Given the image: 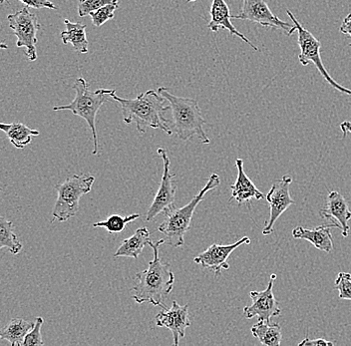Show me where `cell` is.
<instances>
[{
	"label": "cell",
	"instance_id": "cell-5",
	"mask_svg": "<svg viewBox=\"0 0 351 346\" xmlns=\"http://www.w3.org/2000/svg\"><path fill=\"white\" fill-rule=\"evenodd\" d=\"M75 90V98L70 104L64 106H54V111H71L74 115L84 119L91 129L93 135V151L92 154L97 155L99 151V141L97 131H96V116L101 107L107 101H111V93L113 90L97 89L96 91H90L89 85L84 78H78L73 85Z\"/></svg>",
	"mask_w": 351,
	"mask_h": 346
},
{
	"label": "cell",
	"instance_id": "cell-25",
	"mask_svg": "<svg viewBox=\"0 0 351 346\" xmlns=\"http://www.w3.org/2000/svg\"><path fill=\"white\" fill-rule=\"evenodd\" d=\"M139 218V214H132L128 217L113 214V216L109 217L106 221L94 223L93 227H103V229H106L109 234H119L124 231L129 223L134 222Z\"/></svg>",
	"mask_w": 351,
	"mask_h": 346
},
{
	"label": "cell",
	"instance_id": "cell-29",
	"mask_svg": "<svg viewBox=\"0 0 351 346\" xmlns=\"http://www.w3.org/2000/svg\"><path fill=\"white\" fill-rule=\"evenodd\" d=\"M335 288L339 291V299L351 301V273H339L335 280Z\"/></svg>",
	"mask_w": 351,
	"mask_h": 346
},
{
	"label": "cell",
	"instance_id": "cell-32",
	"mask_svg": "<svg viewBox=\"0 0 351 346\" xmlns=\"http://www.w3.org/2000/svg\"><path fill=\"white\" fill-rule=\"evenodd\" d=\"M339 32L351 39V12L342 21L341 25L339 27ZM348 46L351 47V43Z\"/></svg>",
	"mask_w": 351,
	"mask_h": 346
},
{
	"label": "cell",
	"instance_id": "cell-34",
	"mask_svg": "<svg viewBox=\"0 0 351 346\" xmlns=\"http://www.w3.org/2000/svg\"><path fill=\"white\" fill-rule=\"evenodd\" d=\"M8 46L4 45V43H0V49H8Z\"/></svg>",
	"mask_w": 351,
	"mask_h": 346
},
{
	"label": "cell",
	"instance_id": "cell-24",
	"mask_svg": "<svg viewBox=\"0 0 351 346\" xmlns=\"http://www.w3.org/2000/svg\"><path fill=\"white\" fill-rule=\"evenodd\" d=\"M3 247H8L12 255H19L23 246L15 234L12 222L0 217V249Z\"/></svg>",
	"mask_w": 351,
	"mask_h": 346
},
{
	"label": "cell",
	"instance_id": "cell-33",
	"mask_svg": "<svg viewBox=\"0 0 351 346\" xmlns=\"http://www.w3.org/2000/svg\"><path fill=\"white\" fill-rule=\"evenodd\" d=\"M340 129H341L342 133H343V138L348 136V133L351 134V123L348 121L342 122L340 124Z\"/></svg>",
	"mask_w": 351,
	"mask_h": 346
},
{
	"label": "cell",
	"instance_id": "cell-1",
	"mask_svg": "<svg viewBox=\"0 0 351 346\" xmlns=\"http://www.w3.org/2000/svg\"><path fill=\"white\" fill-rule=\"evenodd\" d=\"M111 98L119 103L125 124H135L140 134H145L148 128L160 129L168 135L173 134L172 122L165 117L171 107L166 105L167 100L159 95V92L149 90L135 99H124L116 95L113 90Z\"/></svg>",
	"mask_w": 351,
	"mask_h": 346
},
{
	"label": "cell",
	"instance_id": "cell-6",
	"mask_svg": "<svg viewBox=\"0 0 351 346\" xmlns=\"http://www.w3.org/2000/svg\"><path fill=\"white\" fill-rule=\"evenodd\" d=\"M94 182L95 177L91 175H73L63 183L55 186L57 200L52 212V222H66L75 217L79 211L80 199L91 192Z\"/></svg>",
	"mask_w": 351,
	"mask_h": 346
},
{
	"label": "cell",
	"instance_id": "cell-19",
	"mask_svg": "<svg viewBox=\"0 0 351 346\" xmlns=\"http://www.w3.org/2000/svg\"><path fill=\"white\" fill-rule=\"evenodd\" d=\"M150 242V233L148 229L145 227H140L131 238L123 240L119 249L114 254L113 258H130L137 260L144 247L149 246Z\"/></svg>",
	"mask_w": 351,
	"mask_h": 346
},
{
	"label": "cell",
	"instance_id": "cell-26",
	"mask_svg": "<svg viewBox=\"0 0 351 346\" xmlns=\"http://www.w3.org/2000/svg\"><path fill=\"white\" fill-rule=\"evenodd\" d=\"M119 8V4L112 3L107 4L103 8H99L96 12L90 13V17L92 19V23L95 27H100L103 24L107 23L110 19H113L115 16V12Z\"/></svg>",
	"mask_w": 351,
	"mask_h": 346
},
{
	"label": "cell",
	"instance_id": "cell-14",
	"mask_svg": "<svg viewBox=\"0 0 351 346\" xmlns=\"http://www.w3.org/2000/svg\"><path fill=\"white\" fill-rule=\"evenodd\" d=\"M251 244V238L243 236L234 244L221 246V245L213 244L205 251L195 257V264H201L203 268L208 269L214 271L215 275H219L223 271L230 269V264L228 258L232 255L234 249H238L241 245Z\"/></svg>",
	"mask_w": 351,
	"mask_h": 346
},
{
	"label": "cell",
	"instance_id": "cell-28",
	"mask_svg": "<svg viewBox=\"0 0 351 346\" xmlns=\"http://www.w3.org/2000/svg\"><path fill=\"white\" fill-rule=\"evenodd\" d=\"M43 323L44 319L43 317H36V319H35L34 325H33L32 330H30V332L26 334V336L24 337L22 346L44 345L43 335H41V328H43Z\"/></svg>",
	"mask_w": 351,
	"mask_h": 346
},
{
	"label": "cell",
	"instance_id": "cell-18",
	"mask_svg": "<svg viewBox=\"0 0 351 346\" xmlns=\"http://www.w3.org/2000/svg\"><path fill=\"white\" fill-rule=\"evenodd\" d=\"M236 167L238 169V178L236 183L230 186L232 189V198L237 201V203H250L254 200H263L265 195L256 187L251 179L245 174V168H243V161L241 159L236 160Z\"/></svg>",
	"mask_w": 351,
	"mask_h": 346
},
{
	"label": "cell",
	"instance_id": "cell-12",
	"mask_svg": "<svg viewBox=\"0 0 351 346\" xmlns=\"http://www.w3.org/2000/svg\"><path fill=\"white\" fill-rule=\"evenodd\" d=\"M276 275H271L269 286L263 291H252L250 293L252 304L243 308L245 319L258 317V321H271V317H278L282 313L278 299L274 295V282Z\"/></svg>",
	"mask_w": 351,
	"mask_h": 346
},
{
	"label": "cell",
	"instance_id": "cell-35",
	"mask_svg": "<svg viewBox=\"0 0 351 346\" xmlns=\"http://www.w3.org/2000/svg\"><path fill=\"white\" fill-rule=\"evenodd\" d=\"M186 1L188 2V3H189V2H190V3H191V2H195V1H197V0H186Z\"/></svg>",
	"mask_w": 351,
	"mask_h": 346
},
{
	"label": "cell",
	"instance_id": "cell-17",
	"mask_svg": "<svg viewBox=\"0 0 351 346\" xmlns=\"http://www.w3.org/2000/svg\"><path fill=\"white\" fill-rule=\"evenodd\" d=\"M332 227L339 229V225L335 223L319 225V227L311 230L300 225L293 230V236L295 238L307 240L319 251L330 253L333 249V238L332 234H331Z\"/></svg>",
	"mask_w": 351,
	"mask_h": 346
},
{
	"label": "cell",
	"instance_id": "cell-22",
	"mask_svg": "<svg viewBox=\"0 0 351 346\" xmlns=\"http://www.w3.org/2000/svg\"><path fill=\"white\" fill-rule=\"evenodd\" d=\"M252 335L263 345L280 346L282 345V328L271 321H258L251 330Z\"/></svg>",
	"mask_w": 351,
	"mask_h": 346
},
{
	"label": "cell",
	"instance_id": "cell-8",
	"mask_svg": "<svg viewBox=\"0 0 351 346\" xmlns=\"http://www.w3.org/2000/svg\"><path fill=\"white\" fill-rule=\"evenodd\" d=\"M8 19L13 35L16 36L17 47L25 48L28 60H36V34L41 28L36 15L30 12L28 6H25L19 12L8 15Z\"/></svg>",
	"mask_w": 351,
	"mask_h": 346
},
{
	"label": "cell",
	"instance_id": "cell-21",
	"mask_svg": "<svg viewBox=\"0 0 351 346\" xmlns=\"http://www.w3.org/2000/svg\"><path fill=\"white\" fill-rule=\"evenodd\" d=\"M0 130L5 133L10 143L16 149H24L32 143V138L39 136L38 130H33L22 123H1Z\"/></svg>",
	"mask_w": 351,
	"mask_h": 346
},
{
	"label": "cell",
	"instance_id": "cell-23",
	"mask_svg": "<svg viewBox=\"0 0 351 346\" xmlns=\"http://www.w3.org/2000/svg\"><path fill=\"white\" fill-rule=\"evenodd\" d=\"M34 323L22 319H11L5 328H0V339L8 341L12 346H22L24 337L32 330Z\"/></svg>",
	"mask_w": 351,
	"mask_h": 346
},
{
	"label": "cell",
	"instance_id": "cell-30",
	"mask_svg": "<svg viewBox=\"0 0 351 346\" xmlns=\"http://www.w3.org/2000/svg\"><path fill=\"white\" fill-rule=\"evenodd\" d=\"M19 1L25 4V6L35 8V10H41V8H48V10H57L53 2L50 1V0H19ZM4 2L8 3V0H0V3L3 4Z\"/></svg>",
	"mask_w": 351,
	"mask_h": 346
},
{
	"label": "cell",
	"instance_id": "cell-15",
	"mask_svg": "<svg viewBox=\"0 0 351 346\" xmlns=\"http://www.w3.org/2000/svg\"><path fill=\"white\" fill-rule=\"evenodd\" d=\"M324 219L337 221L339 229L341 230V235L343 238H348L350 234V225L351 220V211L348 201L339 192L329 193L328 203L326 207L319 212Z\"/></svg>",
	"mask_w": 351,
	"mask_h": 346
},
{
	"label": "cell",
	"instance_id": "cell-13",
	"mask_svg": "<svg viewBox=\"0 0 351 346\" xmlns=\"http://www.w3.org/2000/svg\"><path fill=\"white\" fill-rule=\"evenodd\" d=\"M158 328H168L173 334V345H180V339L185 337L186 330L191 326L189 319V304L180 306L177 301L172 302L171 308H163L155 317Z\"/></svg>",
	"mask_w": 351,
	"mask_h": 346
},
{
	"label": "cell",
	"instance_id": "cell-20",
	"mask_svg": "<svg viewBox=\"0 0 351 346\" xmlns=\"http://www.w3.org/2000/svg\"><path fill=\"white\" fill-rule=\"evenodd\" d=\"M64 23L66 30L61 32L63 45L70 43L78 53H87L89 42L86 37V25L80 23H73L68 19H64Z\"/></svg>",
	"mask_w": 351,
	"mask_h": 346
},
{
	"label": "cell",
	"instance_id": "cell-10",
	"mask_svg": "<svg viewBox=\"0 0 351 346\" xmlns=\"http://www.w3.org/2000/svg\"><path fill=\"white\" fill-rule=\"evenodd\" d=\"M157 152L163 160V176H162L159 190H158L157 194H156L152 201V205L150 206L148 212H147V222H152L156 217L159 216L160 214H164L171 208L175 207V174L171 173L170 158L168 157L167 151L164 148L158 149Z\"/></svg>",
	"mask_w": 351,
	"mask_h": 346
},
{
	"label": "cell",
	"instance_id": "cell-7",
	"mask_svg": "<svg viewBox=\"0 0 351 346\" xmlns=\"http://www.w3.org/2000/svg\"><path fill=\"white\" fill-rule=\"evenodd\" d=\"M287 15L289 18L293 21V25H295V32L298 34V46H300V53L298 55V60H300V64L302 66H307L309 63H313L320 75L324 78V80L328 83L330 86L333 88L339 91L340 93L346 94V95L351 96V90L346 88V87L340 85L335 80L326 70L324 63H322V57H320V47H322V43L315 38V35L309 32L308 30L306 29L304 26L300 24V21L295 18V15L291 13V10H287Z\"/></svg>",
	"mask_w": 351,
	"mask_h": 346
},
{
	"label": "cell",
	"instance_id": "cell-16",
	"mask_svg": "<svg viewBox=\"0 0 351 346\" xmlns=\"http://www.w3.org/2000/svg\"><path fill=\"white\" fill-rule=\"evenodd\" d=\"M210 15V21L208 24V27L213 32H218L221 29L228 30L230 34L234 35V36L239 37L241 40L245 41V43L251 46L252 49L260 51V49L254 43H252L250 39H247L245 35L241 34L234 27V24L230 21L232 17L230 14V8L225 0H213Z\"/></svg>",
	"mask_w": 351,
	"mask_h": 346
},
{
	"label": "cell",
	"instance_id": "cell-2",
	"mask_svg": "<svg viewBox=\"0 0 351 346\" xmlns=\"http://www.w3.org/2000/svg\"><path fill=\"white\" fill-rule=\"evenodd\" d=\"M164 244V238L157 243H149V247L153 249V260L149 262L147 269L136 273L137 282L132 288V297L137 304L148 302L154 306L167 308L166 304H163V299L174 288L175 275L171 264L162 262L160 258V247Z\"/></svg>",
	"mask_w": 351,
	"mask_h": 346
},
{
	"label": "cell",
	"instance_id": "cell-11",
	"mask_svg": "<svg viewBox=\"0 0 351 346\" xmlns=\"http://www.w3.org/2000/svg\"><path fill=\"white\" fill-rule=\"evenodd\" d=\"M293 183V178L285 175L282 179L274 182L271 190L267 193V203L269 205V218L265 223L263 230V236H269L274 233V225L280 217L295 201L291 198L289 188Z\"/></svg>",
	"mask_w": 351,
	"mask_h": 346
},
{
	"label": "cell",
	"instance_id": "cell-27",
	"mask_svg": "<svg viewBox=\"0 0 351 346\" xmlns=\"http://www.w3.org/2000/svg\"><path fill=\"white\" fill-rule=\"evenodd\" d=\"M119 0H79L78 14L80 17H85L90 13L96 12L99 8L107 4L118 3Z\"/></svg>",
	"mask_w": 351,
	"mask_h": 346
},
{
	"label": "cell",
	"instance_id": "cell-3",
	"mask_svg": "<svg viewBox=\"0 0 351 346\" xmlns=\"http://www.w3.org/2000/svg\"><path fill=\"white\" fill-rule=\"evenodd\" d=\"M160 95L168 101L173 113L171 130L179 139L186 141L197 137L203 144H210V140L204 131L205 119L202 117L201 109L197 100L178 97L169 92L166 87L158 89Z\"/></svg>",
	"mask_w": 351,
	"mask_h": 346
},
{
	"label": "cell",
	"instance_id": "cell-4",
	"mask_svg": "<svg viewBox=\"0 0 351 346\" xmlns=\"http://www.w3.org/2000/svg\"><path fill=\"white\" fill-rule=\"evenodd\" d=\"M219 184H221V179H219V175H210L205 187L199 190V194L196 195L190 203L180 209L173 207L164 212L166 219L159 225L158 231L165 236V244L173 247L184 246L185 244L184 236L191 229L193 216H194L197 206L205 198L206 194L210 190L218 188Z\"/></svg>",
	"mask_w": 351,
	"mask_h": 346
},
{
	"label": "cell",
	"instance_id": "cell-9",
	"mask_svg": "<svg viewBox=\"0 0 351 346\" xmlns=\"http://www.w3.org/2000/svg\"><path fill=\"white\" fill-rule=\"evenodd\" d=\"M232 19H241L260 24L263 27L282 29L291 36L295 32V25L285 23L274 14L265 0H243V8L240 13L230 15Z\"/></svg>",
	"mask_w": 351,
	"mask_h": 346
},
{
	"label": "cell",
	"instance_id": "cell-31",
	"mask_svg": "<svg viewBox=\"0 0 351 346\" xmlns=\"http://www.w3.org/2000/svg\"><path fill=\"white\" fill-rule=\"evenodd\" d=\"M313 345H329L332 346L333 343H330V341H326V339L324 338H317V339H309L308 337H306L302 343H300V346H313Z\"/></svg>",
	"mask_w": 351,
	"mask_h": 346
}]
</instances>
